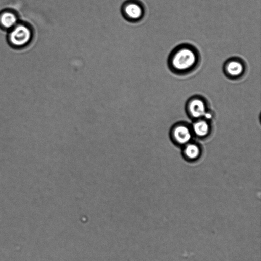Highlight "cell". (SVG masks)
<instances>
[{
  "mask_svg": "<svg viewBox=\"0 0 261 261\" xmlns=\"http://www.w3.org/2000/svg\"><path fill=\"white\" fill-rule=\"evenodd\" d=\"M201 56L198 49L189 43L175 46L167 58L170 71L178 76H186L195 71L200 65Z\"/></svg>",
  "mask_w": 261,
  "mask_h": 261,
  "instance_id": "6da1fadb",
  "label": "cell"
},
{
  "mask_svg": "<svg viewBox=\"0 0 261 261\" xmlns=\"http://www.w3.org/2000/svg\"><path fill=\"white\" fill-rule=\"evenodd\" d=\"M210 126L207 122L204 120L196 121L193 125V131L198 137H204L210 132Z\"/></svg>",
  "mask_w": 261,
  "mask_h": 261,
  "instance_id": "ba28073f",
  "label": "cell"
},
{
  "mask_svg": "<svg viewBox=\"0 0 261 261\" xmlns=\"http://www.w3.org/2000/svg\"><path fill=\"white\" fill-rule=\"evenodd\" d=\"M121 11L124 17L131 21H139L145 14L144 6L140 2L136 0H129L125 2Z\"/></svg>",
  "mask_w": 261,
  "mask_h": 261,
  "instance_id": "5b68a950",
  "label": "cell"
},
{
  "mask_svg": "<svg viewBox=\"0 0 261 261\" xmlns=\"http://www.w3.org/2000/svg\"><path fill=\"white\" fill-rule=\"evenodd\" d=\"M189 128L183 124L176 125L172 130V137L176 143L180 145L187 144L191 138Z\"/></svg>",
  "mask_w": 261,
  "mask_h": 261,
  "instance_id": "8992f818",
  "label": "cell"
},
{
  "mask_svg": "<svg viewBox=\"0 0 261 261\" xmlns=\"http://www.w3.org/2000/svg\"><path fill=\"white\" fill-rule=\"evenodd\" d=\"M200 153L199 147L194 143L186 144L184 149V154L189 160H195L199 157Z\"/></svg>",
  "mask_w": 261,
  "mask_h": 261,
  "instance_id": "9c48e42d",
  "label": "cell"
},
{
  "mask_svg": "<svg viewBox=\"0 0 261 261\" xmlns=\"http://www.w3.org/2000/svg\"><path fill=\"white\" fill-rule=\"evenodd\" d=\"M31 29L23 24H17L11 29L9 35L10 43L15 47H22L26 45L32 38Z\"/></svg>",
  "mask_w": 261,
  "mask_h": 261,
  "instance_id": "3957f363",
  "label": "cell"
},
{
  "mask_svg": "<svg viewBox=\"0 0 261 261\" xmlns=\"http://www.w3.org/2000/svg\"><path fill=\"white\" fill-rule=\"evenodd\" d=\"M246 61L240 57L233 56L227 59L223 65L224 75L232 81H238L243 79L247 72Z\"/></svg>",
  "mask_w": 261,
  "mask_h": 261,
  "instance_id": "7a4b0ae2",
  "label": "cell"
},
{
  "mask_svg": "<svg viewBox=\"0 0 261 261\" xmlns=\"http://www.w3.org/2000/svg\"><path fill=\"white\" fill-rule=\"evenodd\" d=\"M17 17L11 11H4L0 14V24L4 28L10 29L17 24Z\"/></svg>",
  "mask_w": 261,
  "mask_h": 261,
  "instance_id": "52a82bcc",
  "label": "cell"
},
{
  "mask_svg": "<svg viewBox=\"0 0 261 261\" xmlns=\"http://www.w3.org/2000/svg\"><path fill=\"white\" fill-rule=\"evenodd\" d=\"M207 101L206 98L199 95L191 97L186 103V109L189 114L193 118L203 117L207 111Z\"/></svg>",
  "mask_w": 261,
  "mask_h": 261,
  "instance_id": "277c9868",
  "label": "cell"
}]
</instances>
